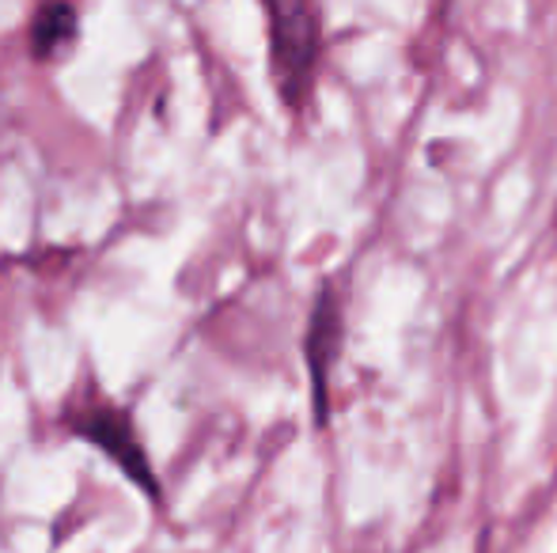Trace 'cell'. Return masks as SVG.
<instances>
[{"mask_svg": "<svg viewBox=\"0 0 557 553\" xmlns=\"http://www.w3.org/2000/svg\"><path fill=\"white\" fill-rule=\"evenodd\" d=\"M270 30V68L288 111H304L311 99L323 53V23L315 0H262Z\"/></svg>", "mask_w": 557, "mask_h": 553, "instance_id": "cell-1", "label": "cell"}, {"mask_svg": "<svg viewBox=\"0 0 557 553\" xmlns=\"http://www.w3.org/2000/svg\"><path fill=\"white\" fill-rule=\"evenodd\" d=\"M337 349H342V307H337V296L331 288H323L308 326V372L311 387H315L319 425H326V414H331V372Z\"/></svg>", "mask_w": 557, "mask_h": 553, "instance_id": "cell-3", "label": "cell"}, {"mask_svg": "<svg viewBox=\"0 0 557 553\" xmlns=\"http://www.w3.org/2000/svg\"><path fill=\"white\" fill-rule=\"evenodd\" d=\"M81 35V12L73 0H46L30 20V53L35 61H58L73 50Z\"/></svg>", "mask_w": 557, "mask_h": 553, "instance_id": "cell-4", "label": "cell"}, {"mask_svg": "<svg viewBox=\"0 0 557 553\" xmlns=\"http://www.w3.org/2000/svg\"><path fill=\"white\" fill-rule=\"evenodd\" d=\"M65 425L73 428V436L88 440L91 448H99L107 458L133 481L137 489H145L148 497H160V478H156L152 463H148V451L140 443L133 417L122 406L107 402L103 394H84L81 402H73L65 414Z\"/></svg>", "mask_w": 557, "mask_h": 553, "instance_id": "cell-2", "label": "cell"}]
</instances>
